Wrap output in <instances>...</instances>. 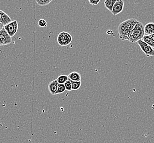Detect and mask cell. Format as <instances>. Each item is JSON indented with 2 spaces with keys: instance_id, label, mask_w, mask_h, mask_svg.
Here are the masks:
<instances>
[{
  "instance_id": "6da1fadb",
  "label": "cell",
  "mask_w": 154,
  "mask_h": 143,
  "mask_svg": "<svg viewBox=\"0 0 154 143\" xmlns=\"http://www.w3.org/2000/svg\"><path fill=\"white\" fill-rule=\"evenodd\" d=\"M138 22L136 19L131 18L120 23L117 28L119 39L122 41L127 40L130 33L136 27Z\"/></svg>"
},
{
  "instance_id": "7a4b0ae2",
  "label": "cell",
  "mask_w": 154,
  "mask_h": 143,
  "mask_svg": "<svg viewBox=\"0 0 154 143\" xmlns=\"http://www.w3.org/2000/svg\"><path fill=\"white\" fill-rule=\"evenodd\" d=\"M145 34L144 26L142 23L138 22L136 27L130 33L127 40L133 43H137L138 41L143 39Z\"/></svg>"
},
{
  "instance_id": "3957f363",
  "label": "cell",
  "mask_w": 154,
  "mask_h": 143,
  "mask_svg": "<svg viewBox=\"0 0 154 143\" xmlns=\"http://www.w3.org/2000/svg\"><path fill=\"white\" fill-rule=\"evenodd\" d=\"M72 40L71 34L68 32L62 31L59 34L57 37V41L59 45L62 46H66L70 44Z\"/></svg>"
},
{
  "instance_id": "277c9868",
  "label": "cell",
  "mask_w": 154,
  "mask_h": 143,
  "mask_svg": "<svg viewBox=\"0 0 154 143\" xmlns=\"http://www.w3.org/2000/svg\"><path fill=\"white\" fill-rule=\"evenodd\" d=\"M139 47H140L143 52L145 53L146 57L154 56V50L149 45L146 44L143 40L138 41L137 43Z\"/></svg>"
},
{
  "instance_id": "5b68a950",
  "label": "cell",
  "mask_w": 154,
  "mask_h": 143,
  "mask_svg": "<svg viewBox=\"0 0 154 143\" xmlns=\"http://www.w3.org/2000/svg\"><path fill=\"white\" fill-rule=\"evenodd\" d=\"M4 29L6 30L9 36L12 37H14L18 30V23L17 21H12L9 24L4 26Z\"/></svg>"
},
{
  "instance_id": "8992f818",
  "label": "cell",
  "mask_w": 154,
  "mask_h": 143,
  "mask_svg": "<svg viewBox=\"0 0 154 143\" xmlns=\"http://www.w3.org/2000/svg\"><path fill=\"white\" fill-rule=\"evenodd\" d=\"M12 37L9 36L4 28L0 31V46H5L12 43Z\"/></svg>"
},
{
  "instance_id": "52a82bcc",
  "label": "cell",
  "mask_w": 154,
  "mask_h": 143,
  "mask_svg": "<svg viewBox=\"0 0 154 143\" xmlns=\"http://www.w3.org/2000/svg\"><path fill=\"white\" fill-rule=\"evenodd\" d=\"M124 8V1L123 0H117L114 5L111 13L114 16H116L122 12Z\"/></svg>"
},
{
  "instance_id": "ba28073f",
  "label": "cell",
  "mask_w": 154,
  "mask_h": 143,
  "mask_svg": "<svg viewBox=\"0 0 154 143\" xmlns=\"http://www.w3.org/2000/svg\"><path fill=\"white\" fill-rule=\"evenodd\" d=\"M12 19L7 13L0 10V23L5 26L12 22Z\"/></svg>"
},
{
  "instance_id": "9c48e42d",
  "label": "cell",
  "mask_w": 154,
  "mask_h": 143,
  "mask_svg": "<svg viewBox=\"0 0 154 143\" xmlns=\"http://www.w3.org/2000/svg\"><path fill=\"white\" fill-rule=\"evenodd\" d=\"M58 85L59 84L57 80H54V81H52L51 82H50L48 85L49 93L53 95H56L57 91L58 88Z\"/></svg>"
},
{
  "instance_id": "30bf717a",
  "label": "cell",
  "mask_w": 154,
  "mask_h": 143,
  "mask_svg": "<svg viewBox=\"0 0 154 143\" xmlns=\"http://www.w3.org/2000/svg\"><path fill=\"white\" fill-rule=\"evenodd\" d=\"M145 34L151 35L154 34V23H149L144 26Z\"/></svg>"
},
{
  "instance_id": "8fae6325",
  "label": "cell",
  "mask_w": 154,
  "mask_h": 143,
  "mask_svg": "<svg viewBox=\"0 0 154 143\" xmlns=\"http://www.w3.org/2000/svg\"><path fill=\"white\" fill-rule=\"evenodd\" d=\"M68 77L70 81H81L80 73H78L77 72H71L68 75Z\"/></svg>"
},
{
  "instance_id": "7c38bea8",
  "label": "cell",
  "mask_w": 154,
  "mask_h": 143,
  "mask_svg": "<svg viewBox=\"0 0 154 143\" xmlns=\"http://www.w3.org/2000/svg\"><path fill=\"white\" fill-rule=\"evenodd\" d=\"M116 0H106L104 2L105 8L108 9L110 12H112L115 3H116Z\"/></svg>"
},
{
  "instance_id": "4fadbf2b",
  "label": "cell",
  "mask_w": 154,
  "mask_h": 143,
  "mask_svg": "<svg viewBox=\"0 0 154 143\" xmlns=\"http://www.w3.org/2000/svg\"><path fill=\"white\" fill-rule=\"evenodd\" d=\"M68 75H60L56 79L59 84H64L69 80Z\"/></svg>"
},
{
  "instance_id": "5bb4252c",
  "label": "cell",
  "mask_w": 154,
  "mask_h": 143,
  "mask_svg": "<svg viewBox=\"0 0 154 143\" xmlns=\"http://www.w3.org/2000/svg\"><path fill=\"white\" fill-rule=\"evenodd\" d=\"M142 40L144 41L145 43H146V44L149 45L152 48H154V41L151 39L150 36L147 35H145V36L143 38Z\"/></svg>"
},
{
  "instance_id": "9a60e30c",
  "label": "cell",
  "mask_w": 154,
  "mask_h": 143,
  "mask_svg": "<svg viewBox=\"0 0 154 143\" xmlns=\"http://www.w3.org/2000/svg\"><path fill=\"white\" fill-rule=\"evenodd\" d=\"M70 81L72 84V90L75 91V90H77L80 89V87L81 86V84H82L81 81Z\"/></svg>"
},
{
  "instance_id": "2e32d148",
  "label": "cell",
  "mask_w": 154,
  "mask_h": 143,
  "mask_svg": "<svg viewBox=\"0 0 154 143\" xmlns=\"http://www.w3.org/2000/svg\"><path fill=\"white\" fill-rule=\"evenodd\" d=\"M36 2L39 6H44L49 5L52 2V0H36Z\"/></svg>"
},
{
  "instance_id": "e0dca14e",
  "label": "cell",
  "mask_w": 154,
  "mask_h": 143,
  "mask_svg": "<svg viewBox=\"0 0 154 143\" xmlns=\"http://www.w3.org/2000/svg\"><path fill=\"white\" fill-rule=\"evenodd\" d=\"M65 90H66V88H65L64 84H59L58 88V90L57 91L56 95L63 93L65 92Z\"/></svg>"
},
{
  "instance_id": "ac0fdd59",
  "label": "cell",
  "mask_w": 154,
  "mask_h": 143,
  "mask_svg": "<svg viewBox=\"0 0 154 143\" xmlns=\"http://www.w3.org/2000/svg\"><path fill=\"white\" fill-rule=\"evenodd\" d=\"M65 88H66V90H68V91H71L72 90V84H71V81L69 79L65 84Z\"/></svg>"
},
{
  "instance_id": "d6986e66",
  "label": "cell",
  "mask_w": 154,
  "mask_h": 143,
  "mask_svg": "<svg viewBox=\"0 0 154 143\" xmlns=\"http://www.w3.org/2000/svg\"><path fill=\"white\" fill-rule=\"evenodd\" d=\"M38 24V26L41 28L46 27L47 26V22L46 21V20L43 19H41L40 20H39Z\"/></svg>"
},
{
  "instance_id": "ffe728a7",
  "label": "cell",
  "mask_w": 154,
  "mask_h": 143,
  "mask_svg": "<svg viewBox=\"0 0 154 143\" xmlns=\"http://www.w3.org/2000/svg\"><path fill=\"white\" fill-rule=\"evenodd\" d=\"M100 2V0H89V3L92 6H96Z\"/></svg>"
},
{
  "instance_id": "44dd1931",
  "label": "cell",
  "mask_w": 154,
  "mask_h": 143,
  "mask_svg": "<svg viewBox=\"0 0 154 143\" xmlns=\"http://www.w3.org/2000/svg\"><path fill=\"white\" fill-rule=\"evenodd\" d=\"M3 28H4V26L0 23V31H1Z\"/></svg>"
},
{
  "instance_id": "7402d4cb",
  "label": "cell",
  "mask_w": 154,
  "mask_h": 143,
  "mask_svg": "<svg viewBox=\"0 0 154 143\" xmlns=\"http://www.w3.org/2000/svg\"><path fill=\"white\" fill-rule=\"evenodd\" d=\"M150 37H151V39L154 41V34L151 35H150Z\"/></svg>"
}]
</instances>
